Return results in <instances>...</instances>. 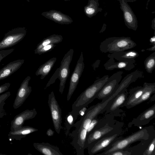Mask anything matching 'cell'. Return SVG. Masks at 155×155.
I'll return each mask as SVG.
<instances>
[{"mask_svg": "<svg viewBox=\"0 0 155 155\" xmlns=\"http://www.w3.org/2000/svg\"><path fill=\"white\" fill-rule=\"evenodd\" d=\"M115 116V114L107 113L100 118L92 130L87 136L85 149L93 142L122 130L123 124L116 120L114 119Z\"/></svg>", "mask_w": 155, "mask_h": 155, "instance_id": "6da1fadb", "label": "cell"}, {"mask_svg": "<svg viewBox=\"0 0 155 155\" xmlns=\"http://www.w3.org/2000/svg\"><path fill=\"white\" fill-rule=\"evenodd\" d=\"M155 137V130L153 125L144 127L125 137H122L116 141L105 151L97 154L98 155H107L117 150H123L138 141H143L153 139Z\"/></svg>", "mask_w": 155, "mask_h": 155, "instance_id": "7a4b0ae2", "label": "cell"}, {"mask_svg": "<svg viewBox=\"0 0 155 155\" xmlns=\"http://www.w3.org/2000/svg\"><path fill=\"white\" fill-rule=\"evenodd\" d=\"M109 76L105 75L96 80L78 97L72 106V110L78 112L81 108L86 107L96 98L99 91L107 81Z\"/></svg>", "mask_w": 155, "mask_h": 155, "instance_id": "3957f363", "label": "cell"}, {"mask_svg": "<svg viewBox=\"0 0 155 155\" xmlns=\"http://www.w3.org/2000/svg\"><path fill=\"white\" fill-rule=\"evenodd\" d=\"M137 45L130 37H114L106 38L99 46L101 52L112 53L132 49Z\"/></svg>", "mask_w": 155, "mask_h": 155, "instance_id": "277c9868", "label": "cell"}, {"mask_svg": "<svg viewBox=\"0 0 155 155\" xmlns=\"http://www.w3.org/2000/svg\"><path fill=\"white\" fill-rule=\"evenodd\" d=\"M122 130L113 134L106 136L95 141L87 147L89 155H97L107 150L111 145L122 137Z\"/></svg>", "mask_w": 155, "mask_h": 155, "instance_id": "5b68a950", "label": "cell"}, {"mask_svg": "<svg viewBox=\"0 0 155 155\" xmlns=\"http://www.w3.org/2000/svg\"><path fill=\"white\" fill-rule=\"evenodd\" d=\"M123 73L122 71H118L109 77L97 94L96 98L102 100V102L106 101L118 86L121 80Z\"/></svg>", "mask_w": 155, "mask_h": 155, "instance_id": "8992f818", "label": "cell"}, {"mask_svg": "<svg viewBox=\"0 0 155 155\" xmlns=\"http://www.w3.org/2000/svg\"><path fill=\"white\" fill-rule=\"evenodd\" d=\"M27 33V29L24 27L17 28L8 31L0 41V50L11 47L19 42Z\"/></svg>", "mask_w": 155, "mask_h": 155, "instance_id": "52a82bcc", "label": "cell"}, {"mask_svg": "<svg viewBox=\"0 0 155 155\" xmlns=\"http://www.w3.org/2000/svg\"><path fill=\"white\" fill-rule=\"evenodd\" d=\"M48 103L54 129L56 132L59 134L62 128L61 110L53 91L48 95Z\"/></svg>", "mask_w": 155, "mask_h": 155, "instance_id": "ba28073f", "label": "cell"}, {"mask_svg": "<svg viewBox=\"0 0 155 155\" xmlns=\"http://www.w3.org/2000/svg\"><path fill=\"white\" fill-rule=\"evenodd\" d=\"M74 53L73 49H70L64 55L59 68L58 78L60 80L59 92L62 94L65 85L70 72V65Z\"/></svg>", "mask_w": 155, "mask_h": 155, "instance_id": "9c48e42d", "label": "cell"}, {"mask_svg": "<svg viewBox=\"0 0 155 155\" xmlns=\"http://www.w3.org/2000/svg\"><path fill=\"white\" fill-rule=\"evenodd\" d=\"M84 67L83 53L81 52L77 62L74 70L70 79L69 87L67 100L69 101L74 92L78 83L80 78L83 71Z\"/></svg>", "mask_w": 155, "mask_h": 155, "instance_id": "30bf717a", "label": "cell"}, {"mask_svg": "<svg viewBox=\"0 0 155 155\" xmlns=\"http://www.w3.org/2000/svg\"><path fill=\"white\" fill-rule=\"evenodd\" d=\"M120 8L123 12L126 26L129 29L136 31L138 28L136 17L126 0H119Z\"/></svg>", "mask_w": 155, "mask_h": 155, "instance_id": "8fae6325", "label": "cell"}, {"mask_svg": "<svg viewBox=\"0 0 155 155\" xmlns=\"http://www.w3.org/2000/svg\"><path fill=\"white\" fill-rule=\"evenodd\" d=\"M104 64L105 69L107 70H112L114 69H124L130 71L134 68L136 65L134 59L129 60H116L111 57Z\"/></svg>", "mask_w": 155, "mask_h": 155, "instance_id": "7c38bea8", "label": "cell"}, {"mask_svg": "<svg viewBox=\"0 0 155 155\" xmlns=\"http://www.w3.org/2000/svg\"><path fill=\"white\" fill-rule=\"evenodd\" d=\"M31 78L30 76H28L21 84L13 104V107L15 109L21 107L31 93V87L29 86Z\"/></svg>", "mask_w": 155, "mask_h": 155, "instance_id": "4fadbf2b", "label": "cell"}, {"mask_svg": "<svg viewBox=\"0 0 155 155\" xmlns=\"http://www.w3.org/2000/svg\"><path fill=\"white\" fill-rule=\"evenodd\" d=\"M155 117V104H153L137 117L133 119L128 124L129 127H131L133 125L136 127H141L148 124L150 121Z\"/></svg>", "mask_w": 155, "mask_h": 155, "instance_id": "5bb4252c", "label": "cell"}, {"mask_svg": "<svg viewBox=\"0 0 155 155\" xmlns=\"http://www.w3.org/2000/svg\"><path fill=\"white\" fill-rule=\"evenodd\" d=\"M37 114L36 109L34 108L25 110L17 115L12 121L11 131L15 130L21 128L25 121L34 118Z\"/></svg>", "mask_w": 155, "mask_h": 155, "instance_id": "9a60e30c", "label": "cell"}, {"mask_svg": "<svg viewBox=\"0 0 155 155\" xmlns=\"http://www.w3.org/2000/svg\"><path fill=\"white\" fill-rule=\"evenodd\" d=\"M127 89L123 90L116 96L110 106L105 111V114L109 113L112 114H119L120 108L123 107L128 95Z\"/></svg>", "mask_w": 155, "mask_h": 155, "instance_id": "2e32d148", "label": "cell"}, {"mask_svg": "<svg viewBox=\"0 0 155 155\" xmlns=\"http://www.w3.org/2000/svg\"><path fill=\"white\" fill-rule=\"evenodd\" d=\"M41 15L60 24L68 25L73 22L72 19L70 17L55 10H51L44 12L41 13Z\"/></svg>", "mask_w": 155, "mask_h": 155, "instance_id": "e0dca14e", "label": "cell"}, {"mask_svg": "<svg viewBox=\"0 0 155 155\" xmlns=\"http://www.w3.org/2000/svg\"><path fill=\"white\" fill-rule=\"evenodd\" d=\"M24 60L18 59L11 61L0 70V81L12 74L21 66Z\"/></svg>", "mask_w": 155, "mask_h": 155, "instance_id": "ac0fdd59", "label": "cell"}, {"mask_svg": "<svg viewBox=\"0 0 155 155\" xmlns=\"http://www.w3.org/2000/svg\"><path fill=\"white\" fill-rule=\"evenodd\" d=\"M33 145L38 151L45 155H63L59 148L48 143H34Z\"/></svg>", "mask_w": 155, "mask_h": 155, "instance_id": "d6986e66", "label": "cell"}, {"mask_svg": "<svg viewBox=\"0 0 155 155\" xmlns=\"http://www.w3.org/2000/svg\"><path fill=\"white\" fill-rule=\"evenodd\" d=\"M143 91L141 96L137 101L132 104L129 109L132 108L148 100L151 95L155 92V83H143Z\"/></svg>", "mask_w": 155, "mask_h": 155, "instance_id": "ffe728a7", "label": "cell"}, {"mask_svg": "<svg viewBox=\"0 0 155 155\" xmlns=\"http://www.w3.org/2000/svg\"><path fill=\"white\" fill-rule=\"evenodd\" d=\"M143 91V87L138 86L131 89L129 92L127 100L123 106L129 109L130 105L138 100L142 95Z\"/></svg>", "mask_w": 155, "mask_h": 155, "instance_id": "44dd1931", "label": "cell"}, {"mask_svg": "<svg viewBox=\"0 0 155 155\" xmlns=\"http://www.w3.org/2000/svg\"><path fill=\"white\" fill-rule=\"evenodd\" d=\"M57 58L54 57L41 65L35 72V75L37 76L41 75L40 79H43L49 74Z\"/></svg>", "mask_w": 155, "mask_h": 155, "instance_id": "7402d4cb", "label": "cell"}, {"mask_svg": "<svg viewBox=\"0 0 155 155\" xmlns=\"http://www.w3.org/2000/svg\"><path fill=\"white\" fill-rule=\"evenodd\" d=\"M38 130L37 129L32 127L29 126H23L17 130L11 131L8 136L9 138H11L12 139L13 138L18 139L24 137L27 135Z\"/></svg>", "mask_w": 155, "mask_h": 155, "instance_id": "603a6c76", "label": "cell"}, {"mask_svg": "<svg viewBox=\"0 0 155 155\" xmlns=\"http://www.w3.org/2000/svg\"><path fill=\"white\" fill-rule=\"evenodd\" d=\"M98 1L99 0H88L87 5L84 6V13L88 18H91L102 11V9L99 7Z\"/></svg>", "mask_w": 155, "mask_h": 155, "instance_id": "cb8c5ba5", "label": "cell"}, {"mask_svg": "<svg viewBox=\"0 0 155 155\" xmlns=\"http://www.w3.org/2000/svg\"><path fill=\"white\" fill-rule=\"evenodd\" d=\"M139 55L137 51L135 50H129L109 54L107 55V57H111L116 60H129L135 59Z\"/></svg>", "mask_w": 155, "mask_h": 155, "instance_id": "d4e9b609", "label": "cell"}, {"mask_svg": "<svg viewBox=\"0 0 155 155\" xmlns=\"http://www.w3.org/2000/svg\"><path fill=\"white\" fill-rule=\"evenodd\" d=\"M63 38L62 35L57 34L51 35L43 39L38 43L34 51H37L43 47L51 44H57L62 41Z\"/></svg>", "mask_w": 155, "mask_h": 155, "instance_id": "484cf974", "label": "cell"}, {"mask_svg": "<svg viewBox=\"0 0 155 155\" xmlns=\"http://www.w3.org/2000/svg\"><path fill=\"white\" fill-rule=\"evenodd\" d=\"M78 115V112L72 110L66 116L65 122V134L66 136L68 134L71 127H74L75 121Z\"/></svg>", "mask_w": 155, "mask_h": 155, "instance_id": "4316f807", "label": "cell"}, {"mask_svg": "<svg viewBox=\"0 0 155 155\" xmlns=\"http://www.w3.org/2000/svg\"><path fill=\"white\" fill-rule=\"evenodd\" d=\"M144 65L147 72L152 73L155 68V52L147 57L144 61Z\"/></svg>", "mask_w": 155, "mask_h": 155, "instance_id": "83f0119b", "label": "cell"}, {"mask_svg": "<svg viewBox=\"0 0 155 155\" xmlns=\"http://www.w3.org/2000/svg\"><path fill=\"white\" fill-rule=\"evenodd\" d=\"M155 137H154L148 145L143 155H155Z\"/></svg>", "mask_w": 155, "mask_h": 155, "instance_id": "f1b7e54d", "label": "cell"}, {"mask_svg": "<svg viewBox=\"0 0 155 155\" xmlns=\"http://www.w3.org/2000/svg\"><path fill=\"white\" fill-rule=\"evenodd\" d=\"M56 46V44H51L46 45L39 50L34 51L35 54L41 55L42 54L51 51Z\"/></svg>", "mask_w": 155, "mask_h": 155, "instance_id": "f546056e", "label": "cell"}, {"mask_svg": "<svg viewBox=\"0 0 155 155\" xmlns=\"http://www.w3.org/2000/svg\"><path fill=\"white\" fill-rule=\"evenodd\" d=\"M100 118L98 117V116H97L92 120L87 130V136L92 130L99 121Z\"/></svg>", "mask_w": 155, "mask_h": 155, "instance_id": "4dcf8cb0", "label": "cell"}, {"mask_svg": "<svg viewBox=\"0 0 155 155\" xmlns=\"http://www.w3.org/2000/svg\"><path fill=\"white\" fill-rule=\"evenodd\" d=\"M14 50V48L8 50H0V63L3 58L12 52Z\"/></svg>", "mask_w": 155, "mask_h": 155, "instance_id": "1f68e13d", "label": "cell"}, {"mask_svg": "<svg viewBox=\"0 0 155 155\" xmlns=\"http://www.w3.org/2000/svg\"><path fill=\"white\" fill-rule=\"evenodd\" d=\"M107 155H131L130 152L123 150H117L113 151Z\"/></svg>", "mask_w": 155, "mask_h": 155, "instance_id": "d6a6232c", "label": "cell"}, {"mask_svg": "<svg viewBox=\"0 0 155 155\" xmlns=\"http://www.w3.org/2000/svg\"><path fill=\"white\" fill-rule=\"evenodd\" d=\"M10 86V84L6 83L0 85V94L7 91Z\"/></svg>", "mask_w": 155, "mask_h": 155, "instance_id": "836d02e7", "label": "cell"}, {"mask_svg": "<svg viewBox=\"0 0 155 155\" xmlns=\"http://www.w3.org/2000/svg\"><path fill=\"white\" fill-rule=\"evenodd\" d=\"M10 95V93L9 92H8L5 94L0 95V103L4 100L6 98H7Z\"/></svg>", "mask_w": 155, "mask_h": 155, "instance_id": "e575fe53", "label": "cell"}, {"mask_svg": "<svg viewBox=\"0 0 155 155\" xmlns=\"http://www.w3.org/2000/svg\"><path fill=\"white\" fill-rule=\"evenodd\" d=\"M87 109L86 107H82L78 111L79 115H80L81 116H83L84 114Z\"/></svg>", "mask_w": 155, "mask_h": 155, "instance_id": "d590c367", "label": "cell"}, {"mask_svg": "<svg viewBox=\"0 0 155 155\" xmlns=\"http://www.w3.org/2000/svg\"><path fill=\"white\" fill-rule=\"evenodd\" d=\"M54 133V131L51 128H49L47 130L46 134L48 136L51 137L53 135Z\"/></svg>", "mask_w": 155, "mask_h": 155, "instance_id": "8d00e7d4", "label": "cell"}, {"mask_svg": "<svg viewBox=\"0 0 155 155\" xmlns=\"http://www.w3.org/2000/svg\"><path fill=\"white\" fill-rule=\"evenodd\" d=\"M149 41L152 45H153L155 44V32L153 35L150 38Z\"/></svg>", "mask_w": 155, "mask_h": 155, "instance_id": "74e56055", "label": "cell"}, {"mask_svg": "<svg viewBox=\"0 0 155 155\" xmlns=\"http://www.w3.org/2000/svg\"><path fill=\"white\" fill-rule=\"evenodd\" d=\"M155 18H154L152 21L151 28L154 31L155 30Z\"/></svg>", "mask_w": 155, "mask_h": 155, "instance_id": "f35d334b", "label": "cell"}, {"mask_svg": "<svg viewBox=\"0 0 155 155\" xmlns=\"http://www.w3.org/2000/svg\"><path fill=\"white\" fill-rule=\"evenodd\" d=\"M146 50L149 51H155V44L153 45V46L150 48L146 49Z\"/></svg>", "mask_w": 155, "mask_h": 155, "instance_id": "ab89813d", "label": "cell"}, {"mask_svg": "<svg viewBox=\"0 0 155 155\" xmlns=\"http://www.w3.org/2000/svg\"><path fill=\"white\" fill-rule=\"evenodd\" d=\"M117 1H119V0H117ZM128 2H134L136 1V0H126Z\"/></svg>", "mask_w": 155, "mask_h": 155, "instance_id": "60d3db41", "label": "cell"}, {"mask_svg": "<svg viewBox=\"0 0 155 155\" xmlns=\"http://www.w3.org/2000/svg\"><path fill=\"white\" fill-rule=\"evenodd\" d=\"M63 0V1H70V0Z\"/></svg>", "mask_w": 155, "mask_h": 155, "instance_id": "b9f144b4", "label": "cell"}, {"mask_svg": "<svg viewBox=\"0 0 155 155\" xmlns=\"http://www.w3.org/2000/svg\"><path fill=\"white\" fill-rule=\"evenodd\" d=\"M26 0L28 2H30L29 0Z\"/></svg>", "mask_w": 155, "mask_h": 155, "instance_id": "7bdbcfd3", "label": "cell"}, {"mask_svg": "<svg viewBox=\"0 0 155 155\" xmlns=\"http://www.w3.org/2000/svg\"><path fill=\"white\" fill-rule=\"evenodd\" d=\"M0 155H2V154H0Z\"/></svg>", "mask_w": 155, "mask_h": 155, "instance_id": "ee69618b", "label": "cell"}, {"mask_svg": "<svg viewBox=\"0 0 155 155\" xmlns=\"http://www.w3.org/2000/svg\"></svg>", "mask_w": 155, "mask_h": 155, "instance_id": "f6af8a7d", "label": "cell"}]
</instances>
